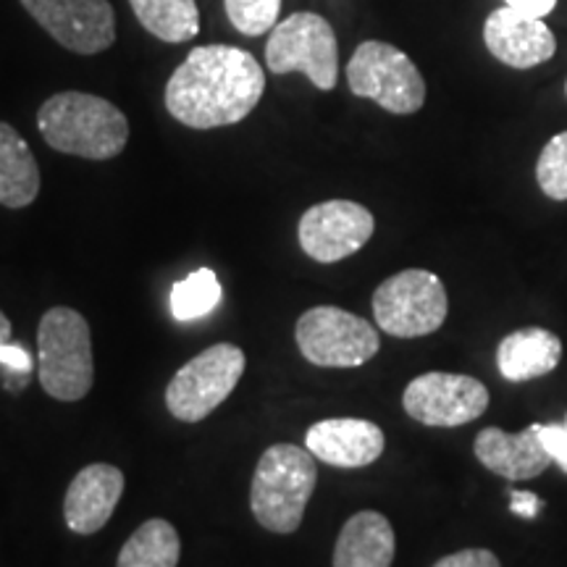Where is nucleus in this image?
I'll return each instance as SVG.
<instances>
[{
  "instance_id": "f257e3e1",
  "label": "nucleus",
  "mask_w": 567,
  "mask_h": 567,
  "mask_svg": "<svg viewBox=\"0 0 567 567\" xmlns=\"http://www.w3.org/2000/svg\"><path fill=\"white\" fill-rule=\"evenodd\" d=\"M266 74L252 53L231 45L195 48L166 84V109L189 130L245 122L260 103Z\"/></svg>"
},
{
  "instance_id": "f03ea898",
  "label": "nucleus",
  "mask_w": 567,
  "mask_h": 567,
  "mask_svg": "<svg viewBox=\"0 0 567 567\" xmlns=\"http://www.w3.org/2000/svg\"><path fill=\"white\" fill-rule=\"evenodd\" d=\"M48 147L87 161H111L130 142V122L118 105L90 92H59L38 111Z\"/></svg>"
},
{
  "instance_id": "7ed1b4c3",
  "label": "nucleus",
  "mask_w": 567,
  "mask_h": 567,
  "mask_svg": "<svg viewBox=\"0 0 567 567\" xmlns=\"http://www.w3.org/2000/svg\"><path fill=\"white\" fill-rule=\"evenodd\" d=\"M318 484L316 457L308 446L271 444L255 465L250 509L260 528L289 536L302 526L305 509Z\"/></svg>"
},
{
  "instance_id": "20e7f679",
  "label": "nucleus",
  "mask_w": 567,
  "mask_h": 567,
  "mask_svg": "<svg viewBox=\"0 0 567 567\" xmlns=\"http://www.w3.org/2000/svg\"><path fill=\"white\" fill-rule=\"evenodd\" d=\"M38 379L48 396L80 402L95 384L90 323L74 308H51L38 326Z\"/></svg>"
},
{
  "instance_id": "39448f33",
  "label": "nucleus",
  "mask_w": 567,
  "mask_h": 567,
  "mask_svg": "<svg viewBox=\"0 0 567 567\" xmlns=\"http://www.w3.org/2000/svg\"><path fill=\"white\" fill-rule=\"evenodd\" d=\"M354 97H368L396 116L417 113L425 103V80L408 53L381 40L360 42L347 63Z\"/></svg>"
},
{
  "instance_id": "423d86ee",
  "label": "nucleus",
  "mask_w": 567,
  "mask_h": 567,
  "mask_svg": "<svg viewBox=\"0 0 567 567\" xmlns=\"http://www.w3.org/2000/svg\"><path fill=\"white\" fill-rule=\"evenodd\" d=\"M450 313L446 289L436 274L408 268L389 276L373 292L375 326L396 339L429 337L442 329Z\"/></svg>"
},
{
  "instance_id": "0eeeda50",
  "label": "nucleus",
  "mask_w": 567,
  "mask_h": 567,
  "mask_svg": "<svg viewBox=\"0 0 567 567\" xmlns=\"http://www.w3.org/2000/svg\"><path fill=\"white\" fill-rule=\"evenodd\" d=\"M245 352L218 342L184 363L166 386V410L182 423H200L229 400L245 375Z\"/></svg>"
},
{
  "instance_id": "6e6552de",
  "label": "nucleus",
  "mask_w": 567,
  "mask_h": 567,
  "mask_svg": "<svg viewBox=\"0 0 567 567\" xmlns=\"http://www.w3.org/2000/svg\"><path fill=\"white\" fill-rule=\"evenodd\" d=\"M297 350L318 368H360L381 350L375 326L334 305L305 310L295 326Z\"/></svg>"
},
{
  "instance_id": "1a4fd4ad",
  "label": "nucleus",
  "mask_w": 567,
  "mask_h": 567,
  "mask_svg": "<svg viewBox=\"0 0 567 567\" xmlns=\"http://www.w3.org/2000/svg\"><path fill=\"white\" fill-rule=\"evenodd\" d=\"M266 66L274 74L300 71L318 90H334L339 76L334 27L318 13H292L271 30V40L266 45Z\"/></svg>"
},
{
  "instance_id": "9d476101",
  "label": "nucleus",
  "mask_w": 567,
  "mask_h": 567,
  "mask_svg": "<svg viewBox=\"0 0 567 567\" xmlns=\"http://www.w3.org/2000/svg\"><path fill=\"white\" fill-rule=\"evenodd\" d=\"M402 408L421 425L455 429L486 413L488 389L473 375L431 371L405 386Z\"/></svg>"
},
{
  "instance_id": "9b49d317",
  "label": "nucleus",
  "mask_w": 567,
  "mask_h": 567,
  "mask_svg": "<svg viewBox=\"0 0 567 567\" xmlns=\"http://www.w3.org/2000/svg\"><path fill=\"white\" fill-rule=\"evenodd\" d=\"M375 231V218L365 205L326 200L302 213L297 226L302 252L316 264H339L363 250Z\"/></svg>"
},
{
  "instance_id": "f8f14e48",
  "label": "nucleus",
  "mask_w": 567,
  "mask_h": 567,
  "mask_svg": "<svg viewBox=\"0 0 567 567\" xmlns=\"http://www.w3.org/2000/svg\"><path fill=\"white\" fill-rule=\"evenodd\" d=\"M21 6L71 53H103L116 40V17L109 0H21Z\"/></svg>"
},
{
  "instance_id": "ddd939ff",
  "label": "nucleus",
  "mask_w": 567,
  "mask_h": 567,
  "mask_svg": "<svg viewBox=\"0 0 567 567\" xmlns=\"http://www.w3.org/2000/svg\"><path fill=\"white\" fill-rule=\"evenodd\" d=\"M484 42L496 61L513 69H534L557 53V38L547 21L502 6L488 13Z\"/></svg>"
},
{
  "instance_id": "4468645a",
  "label": "nucleus",
  "mask_w": 567,
  "mask_h": 567,
  "mask_svg": "<svg viewBox=\"0 0 567 567\" xmlns=\"http://www.w3.org/2000/svg\"><path fill=\"white\" fill-rule=\"evenodd\" d=\"M124 494V473L111 463L82 467L63 496V520L76 536H92L105 528Z\"/></svg>"
},
{
  "instance_id": "2eb2a0df",
  "label": "nucleus",
  "mask_w": 567,
  "mask_h": 567,
  "mask_svg": "<svg viewBox=\"0 0 567 567\" xmlns=\"http://www.w3.org/2000/svg\"><path fill=\"white\" fill-rule=\"evenodd\" d=\"M305 446L331 467H368L384 455L386 436L363 417H326L305 431Z\"/></svg>"
},
{
  "instance_id": "dca6fc26",
  "label": "nucleus",
  "mask_w": 567,
  "mask_h": 567,
  "mask_svg": "<svg viewBox=\"0 0 567 567\" xmlns=\"http://www.w3.org/2000/svg\"><path fill=\"white\" fill-rule=\"evenodd\" d=\"M476 460L494 476L507 481H530L542 476L551 465L542 442H538L536 423H530L520 434H507L502 429H484L473 444Z\"/></svg>"
},
{
  "instance_id": "f3484780",
  "label": "nucleus",
  "mask_w": 567,
  "mask_h": 567,
  "mask_svg": "<svg viewBox=\"0 0 567 567\" xmlns=\"http://www.w3.org/2000/svg\"><path fill=\"white\" fill-rule=\"evenodd\" d=\"M559 360H563V342L542 326L517 329L496 347V368L509 384L542 379L555 371Z\"/></svg>"
},
{
  "instance_id": "a211bd4d",
  "label": "nucleus",
  "mask_w": 567,
  "mask_h": 567,
  "mask_svg": "<svg viewBox=\"0 0 567 567\" xmlns=\"http://www.w3.org/2000/svg\"><path fill=\"white\" fill-rule=\"evenodd\" d=\"M396 536L386 515L375 509L354 513L339 530L334 567H392Z\"/></svg>"
},
{
  "instance_id": "6ab92c4d",
  "label": "nucleus",
  "mask_w": 567,
  "mask_h": 567,
  "mask_svg": "<svg viewBox=\"0 0 567 567\" xmlns=\"http://www.w3.org/2000/svg\"><path fill=\"white\" fill-rule=\"evenodd\" d=\"M40 168L27 140L0 122V205L19 210L38 200Z\"/></svg>"
},
{
  "instance_id": "aec40b11",
  "label": "nucleus",
  "mask_w": 567,
  "mask_h": 567,
  "mask_svg": "<svg viewBox=\"0 0 567 567\" xmlns=\"http://www.w3.org/2000/svg\"><path fill=\"white\" fill-rule=\"evenodd\" d=\"M182 557V538L172 523L151 517L118 551L116 567H176Z\"/></svg>"
},
{
  "instance_id": "412c9836",
  "label": "nucleus",
  "mask_w": 567,
  "mask_h": 567,
  "mask_svg": "<svg viewBox=\"0 0 567 567\" xmlns=\"http://www.w3.org/2000/svg\"><path fill=\"white\" fill-rule=\"evenodd\" d=\"M130 6L140 24L163 42L193 40L200 32L195 0H130Z\"/></svg>"
},
{
  "instance_id": "4be33fe9",
  "label": "nucleus",
  "mask_w": 567,
  "mask_h": 567,
  "mask_svg": "<svg viewBox=\"0 0 567 567\" xmlns=\"http://www.w3.org/2000/svg\"><path fill=\"white\" fill-rule=\"evenodd\" d=\"M218 302H221V284L210 268L189 274L172 289V313L176 321H195L208 316Z\"/></svg>"
},
{
  "instance_id": "5701e85b",
  "label": "nucleus",
  "mask_w": 567,
  "mask_h": 567,
  "mask_svg": "<svg viewBox=\"0 0 567 567\" xmlns=\"http://www.w3.org/2000/svg\"><path fill=\"white\" fill-rule=\"evenodd\" d=\"M536 182L551 200H567V132H559L544 145L536 163Z\"/></svg>"
},
{
  "instance_id": "b1692460",
  "label": "nucleus",
  "mask_w": 567,
  "mask_h": 567,
  "mask_svg": "<svg viewBox=\"0 0 567 567\" xmlns=\"http://www.w3.org/2000/svg\"><path fill=\"white\" fill-rule=\"evenodd\" d=\"M224 3L234 30L247 38H260V34L271 32L279 21L281 0H224Z\"/></svg>"
},
{
  "instance_id": "393cba45",
  "label": "nucleus",
  "mask_w": 567,
  "mask_h": 567,
  "mask_svg": "<svg viewBox=\"0 0 567 567\" xmlns=\"http://www.w3.org/2000/svg\"><path fill=\"white\" fill-rule=\"evenodd\" d=\"M538 442H542L551 463L567 473V425L565 423H536Z\"/></svg>"
},
{
  "instance_id": "a878e982",
  "label": "nucleus",
  "mask_w": 567,
  "mask_h": 567,
  "mask_svg": "<svg viewBox=\"0 0 567 567\" xmlns=\"http://www.w3.org/2000/svg\"><path fill=\"white\" fill-rule=\"evenodd\" d=\"M434 567H502L494 551L488 549H460L455 555L439 559Z\"/></svg>"
},
{
  "instance_id": "bb28decb",
  "label": "nucleus",
  "mask_w": 567,
  "mask_h": 567,
  "mask_svg": "<svg viewBox=\"0 0 567 567\" xmlns=\"http://www.w3.org/2000/svg\"><path fill=\"white\" fill-rule=\"evenodd\" d=\"M509 509H513L517 517L534 520V517L538 515V509H544V502L530 492H513L509 494Z\"/></svg>"
},
{
  "instance_id": "cd10ccee",
  "label": "nucleus",
  "mask_w": 567,
  "mask_h": 567,
  "mask_svg": "<svg viewBox=\"0 0 567 567\" xmlns=\"http://www.w3.org/2000/svg\"><path fill=\"white\" fill-rule=\"evenodd\" d=\"M505 6H509V9H515V11L528 13V17L544 19L555 11L557 0H505Z\"/></svg>"
},
{
  "instance_id": "c85d7f7f",
  "label": "nucleus",
  "mask_w": 567,
  "mask_h": 567,
  "mask_svg": "<svg viewBox=\"0 0 567 567\" xmlns=\"http://www.w3.org/2000/svg\"><path fill=\"white\" fill-rule=\"evenodd\" d=\"M11 334H13V326L9 321V316H6L3 310H0V347L11 342Z\"/></svg>"
},
{
  "instance_id": "c756f323",
  "label": "nucleus",
  "mask_w": 567,
  "mask_h": 567,
  "mask_svg": "<svg viewBox=\"0 0 567 567\" xmlns=\"http://www.w3.org/2000/svg\"><path fill=\"white\" fill-rule=\"evenodd\" d=\"M565 95H567V84H565Z\"/></svg>"
},
{
  "instance_id": "7c9ffc66",
  "label": "nucleus",
  "mask_w": 567,
  "mask_h": 567,
  "mask_svg": "<svg viewBox=\"0 0 567 567\" xmlns=\"http://www.w3.org/2000/svg\"><path fill=\"white\" fill-rule=\"evenodd\" d=\"M565 425H567V415H565Z\"/></svg>"
}]
</instances>
